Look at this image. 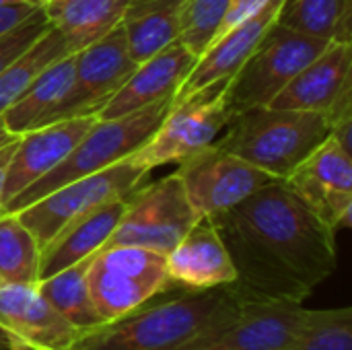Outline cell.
<instances>
[{"label": "cell", "instance_id": "14", "mask_svg": "<svg viewBox=\"0 0 352 350\" xmlns=\"http://www.w3.org/2000/svg\"><path fill=\"white\" fill-rule=\"evenodd\" d=\"M122 23L101 39L74 52V85L60 120L97 116L105 101L136 70Z\"/></svg>", "mask_w": 352, "mask_h": 350}, {"label": "cell", "instance_id": "4", "mask_svg": "<svg viewBox=\"0 0 352 350\" xmlns=\"http://www.w3.org/2000/svg\"><path fill=\"white\" fill-rule=\"evenodd\" d=\"M171 103L173 99H163L124 118H97L91 130L68 153V157L60 165H56L47 175L39 177L35 184L19 192L10 202H6L2 212H19L21 208L37 202L39 198L54 192L60 186H66L85 175H93L132 157L157 132Z\"/></svg>", "mask_w": 352, "mask_h": 350}, {"label": "cell", "instance_id": "16", "mask_svg": "<svg viewBox=\"0 0 352 350\" xmlns=\"http://www.w3.org/2000/svg\"><path fill=\"white\" fill-rule=\"evenodd\" d=\"M95 122L97 116H78L50 122L29 132H23L14 144L12 159L6 171L2 208L19 192H23L39 177L47 175L56 165H60Z\"/></svg>", "mask_w": 352, "mask_h": 350}, {"label": "cell", "instance_id": "7", "mask_svg": "<svg viewBox=\"0 0 352 350\" xmlns=\"http://www.w3.org/2000/svg\"><path fill=\"white\" fill-rule=\"evenodd\" d=\"M146 175L148 169L132 155L103 171L78 177L66 186L56 188L54 192L45 194L43 198L21 208L14 215L31 231L39 250H43L72 221L111 200L128 196L144 182Z\"/></svg>", "mask_w": 352, "mask_h": 350}, {"label": "cell", "instance_id": "23", "mask_svg": "<svg viewBox=\"0 0 352 350\" xmlns=\"http://www.w3.org/2000/svg\"><path fill=\"white\" fill-rule=\"evenodd\" d=\"M184 0H130L122 19L128 52L136 64L177 41Z\"/></svg>", "mask_w": 352, "mask_h": 350}, {"label": "cell", "instance_id": "8", "mask_svg": "<svg viewBox=\"0 0 352 350\" xmlns=\"http://www.w3.org/2000/svg\"><path fill=\"white\" fill-rule=\"evenodd\" d=\"M200 217L186 198L184 186L173 171L151 186H138L128 194V206L103 245H136L167 256Z\"/></svg>", "mask_w": 352, "mask_h": 350}, {"label": "cell", "instance_id": "1", "mask_svg": "<svg viewBox=\"0 0 352 350\" xmlns=\"http://www.w3.org/2000/svg\"><path fill=\"white\" fill-rule=\"evenodd\" d=\"M233 260L241 299L303 303L338 266L336 231L276 179L210 217Z\"/></svg>", "mask_w": 352, "mask_h": 350}, {"label": "cell", "instance_id": "3", "mask_svg": "<svg viewBox=\"0 0 352 350\" xmlns=\"http://www.w3.org/2000/svg\"><path fill=\"white\" fill-rule=\"evenodd\" d=\"M330 134L332 122L324 113L260 105L231 116L214 144L285 179Z\"/></svg>", "mask_w": 352, "mask_h": 350}, {"label": "cell", "instance_id": "32", "mask_svg": "<svg viewBox=\"0 0 352 350\" xmlns=\"http://www.w3.org/2000/svg\"><path fill=\"white\" fill-rule=\"evenodd\" d=\"M33 10L35 8H31L27 4H4V6H0V35L4 31H8L10 27H14L16 23H21Z\"/></svg>", "mask_w": 352, "mask_h": 350}, {"label": "cell", "instance_id": "28", "mask_svg": "<svg viewBox=\"0 0 352 350\" xmlns=\"http://www.w3.org/2000/svg\"><path fill=\"white\" fill-rule=\"evenodd\" d=\"M285 350H352V309H309L303 330Z\"/></svg>", "mask_w": 352, "mask_h": 350}, {"label": "cell", "instance_id": "20", "mask_svg": "<svg viewBox=\"0 0 352 350\" xmlns=\"http://www.w3.org/2000/svg\"><path fill=\"white\" fill-rule=\"evenodd\" d=\"M128 206V196L111 200L89 215L72 221L64 227L39 256V278H47L72 264H78L103 250L111 233L116 231L124 210Z\"/></svg>", "mask_w": 352, "mask_h": 350}, {"label": "cell", "instance_id": "26", "mask_svg": "<svg viewBox=\"0 0 352 350\" xmlns=\"http://www.w3.org/2000/svg\"><path fill=\"white\" fill-rule=\"evenodd\" d=\"M72 54L66 39L50 27L33 45L16 56L0 72V116L21 97V93L56 60Z\"/></svg>", "mask_w": 352, "mask_h": 350}, {"label": "cell", "instance_id": "5", "mask_svg": "<svg viewBox=\"0 0 352 350\" xmlns=\"http://www.w3.org/2000/svg\"><path fill=\"white\" fill-rule=\"evenodd\" d=\"M330 41L309 37L274 23L252 56L229 78L225 89L227 116L268 105Z\"/></svg>", "mask_w": 352, "mask_h": 350}, {"label": "cell", "instance_id": "31", "mask_svg": "<svg viewBox=\"0 0 352 350\" xmlns=\"http://www.w3.org/2000/svg\"><path fill=\"white\" fill-rule=\"evenodd\" d=\"M268 2H270V0H231L229 12H227V17H225L223 25H221V29H219L217 37H219V35H223V33H227V31H229V29H233L235 25H239V23H243V21H248V19H250V17H254L256 12H260ZM217 37H214V39H217Z\"/></svg>", "mask_w": 352, "mask_h": 350}, {"label": "cell", "instance_id": "29", "mask_svg": "<svg viewBox=\"0 0 352 350\" xmlns=\"http://www.w3.org/2000/svg\"><path fill=\"white\" fill-rule=\"evenodd\" d=\"M231 0H184L177 41L196 58L214 41Z\"/></svg>", "mask_w": 352, "mask_h": 350}, {"label": "cell", "instance_id": "27", "mask_svg": "<svg viewBox=\"0 0 352 350\" xmlns=\"http://www.w3.org/2000/svg\"><path fill=\"white\" fill-rule=\"evenodd\" d=\"M41 250L14 212H0V281L35 285Z\"/></svg>", "mask_w": 352, "mask_h": 350}, {"label": "cell", "instance_id": "2", "mask_svg": "<svg viewBox=\"0 0 352 350\" xmlns=\"http://www.w3.org/2000/svg\"><path fill=\"white\" fill-rule=\"evenodd\" d=\"M241 301L231 285L148 301L128 316L80 332L70 350H184L231 322Z\"/></svg>", "mask_w": 352, "mask_h": 350}, {"label": "cell", "instance_id": "21", "mask_svg": "<svg viewBox=\"0 0 352 350\" xmlns=\"http://www.w3.org/2000/svg\"><path fill=\"white\" fill-rule=\"evenodd\" d=\"M74 85V54L50 64L0 116L8 132L21 136L33 128L58 122Z\"/></svg>", "mask_w": 352, "mask_h": 350}, {"label": "cell", "instance_id": "10", "mask_svg": "<svg viewBox=\"0 0 352 350\" xmlns=\"http://www.w3.org/2000/svg\"><path fill=\"white\" fill-rule=\"evenodd\" d=\"M177 177L198 217H217L260 188L276 182L274 175L210 144L179 161Z\"/></svg>", "mask_w": 352, "mask_h": 350}, {"label": "cell", "instance_id": "11", "mask_svg": "<svg viewBox=\"0 0 352 350\" xmlns=\"http://www.w3.org/2000/svg\"><path fill=\"white\" fill-rule=\"evenodd\" d=\"M307 316L303 303L243 299L231 322L184 350H285L303 330Z\"/></svg>", "mask_w": 352, "mask_h": 350}, {"label": "cell", "instance_id": "9", "mask_svg": "<svg viewBox=\"0 0 352 350\" xmlns=\"http://www.w3.org/2000/svg\"><path fill=\"white\" fill-rule=\"evenodd\" d=\"M227 83L229 78L214 80L184 99H173L161 126L134 153V159L151 171L165 163H179L214 144L229 120L225 111Z\"/></svg>", "mask_w": 352, "mask_h": 350}, {"label": "cell", "instance_id": "12", "mask_svg": "<svg viewBox=\"0 0 352 350\" xmlns=\"http://www.w3.org/2000/svg\"><path fill=\"white\" fill-rule=\"evenodd\" d=\"M287 186L336 233L351 227L352 159L332 134L285 177Z\"/></svg>", "mask_w": 352, "mask_h": 350}, {"label": "cell", "instance_id": "15", "mask_svg": "<svg viewBox=\"0 0 352 350\" xmlns=\"http://www.w3.org/2000/svg\"><path fill=\"white\" fill-rule=\"evenodd\" d=\"M0 332L31 350H70L78 330L68 324L35 285H0Z\"/></svg>", "mask_w": 352, "mask_h": 350}, {"label": "cell", "instance_id": "24", "mask_svg": "<svg viewBox=\"0 0 352 350\" xmlns=\"http://www.w3.org/2000/svg\"><path fill=\"white\" fill-rule=\"evenodd\" d=\"M91 258L37 281V289L43 299L78 332H89L105 324L97 314L87 287V268Z\"/></svg>", "mask_w": 352, "mask_h": 350}, {"label": "cell", "instance_id": "6", "mask_svg": "<svg viewBox=\"0 0 352 350\" xmlns=\"http://www.w3.org/2000/svg\"><path fill=\"white\" fill-rule=\"evenodd\" d=\"M91 301L103 322H113L165 293L167 256L136 245L97 252L87 268Z\"/></svg>", "mask_w": 352, "mask_h": 350}, {"label": "cell", "instance_id": "34", "mask_svg": "<svg viewBox=\"0 0 352 350\" xmlns=\"http://www.w3.org/2000/svg\"><path fill=\"white\" fill-rule=\"evenodd\" d=\"M19 136L16 134H12V132H8L6 130V126L2 124V120H0V149L4 146V144H8V142H12V140H16Z\"/></svg>", "mask_w": 352, "mask_h": 350}, {"label": "cell", "instance_id": "35", "mask_svg": "<svg viewBox=\"0 0 352 350\" xmlns=\"http://www.w3.org/2000/svg\"><path fill=\"white\" fill-rule=\"evenodd\" d=\"M12 4H27L31 8H41L47 0H10Z\"/></svg>", "mask_w": 352, "mask_h": 350}, {"label": "cell", "instance_id": "13", "mask_svg": "<svg viewBox=\"0 0 352 350\" xmlns=\"http://www.w3.org/2000/svg\"><path fill=\"white\" fill-rule=\"evenodd\" d=\"M276 109L324 113L330 122L352 113V43L334 41L270 103Z\"/></svg>", "mask_w": 352, "mask_h": 350}, {"label": "cell", "instance_id": "25", "mask_svg": "<svg viewBox=\"0 0 352 350\" xmlns=\"http://www.w3.org/2000/svg\"><path fill=\"white\" fill-rule=\"evenodd\" d=\"M352 0H285L276 23L309 37L352 43Z\"/></svg>", "mask_w": 352, "mask_h": 350}, {"label": "cell", "instance_id": "30", "mask_svg": "<svg viewBox=\"0 0 352 350\" xmlns=\"http://www.w3.org/2000/svg\"><path fill=\"white\" fill-rule=\"evenodd\" d=\"M50 21L43 14V8H35L31 14H27L21 23L10 27L0 35V72L16 58L21 56L29 45H33L47 29Z\"/></svg>", "mask_w": 352, "mask_h": 350}, {"label": "cell", "instance_id": "17", "mask_svg": "<svg viewBox=\"0 0 352 350\" xmlns=\"http://www.w3.org/2000/svg\"><path fill=\"white\" fill-rule=\"evenodd\" d=\"M196 56L179 41L169 43L153 58L140 62L128 80L97 111L99 120L124 118L163 99H173L196 64Z\"/></svg>", "mask_w": 352, "mask_h": 350}, {"label": "cell", "instance_id": "22", "mask_svg": "<svg viewBox=\"0 0 352 350\" xmlns=\"http://www.w3.org/2000/svg\"><path fill=\"white\" fill-rule=\"evenodd\" d=\"M130 0H47L41 8L50 25L78 52L116 29Z\"/></svg>", "mask_w": 352, "mask_h": 350}, {"label": "cell", "instance_id": "37", "mask_svg": "<svg viewBox=\"0 0 352 350\" xmlns=\"http://www.w3.org/2000/svg\"><path fill=\"white\" fill-rule=\"evenodd\" d=\"M4 4H12L10 0H0V6H4Z\"/></svg>", "mask_w": 352, "mask_h": 350}, {"label": "cell", "instance_id": "19", "mask_svg": "<svg viewBox=\"0 0 352 350\" xmlns=\"http://www.w3.org/2000/svg\"><path fill=\"white\" fill-rule=\"evenodd\" d=\"M283 4L285 0H270L260 12L235 25L227 33L219 35L198 56L194 68L190 70L173 99H184L214 80L231 78L241 68V64L252 56V52L264 39L268 29L276 23Z\"/></svg>", "mask_w": 352, "mask_h": 350}, {"label": "cell", "instance_id": "33", "mask_svg": "<svg viewBox=\"0 0 352 350\" xmlns=\"http://www.w3.org/2000/svg\"><path fill=\"white\" fill-rule=\"evenodd\" d=\"M19 140V138H16ZM16 140L4 144L0 149V212H2V190H4V179H6V171H8V165H10V159H12V151H14V144Z\"/></svg>", "mask_w": 352, "mask_h": 350}, {"label": "cell", "instance_id": "38", "mask_svg": "<svg viewBox=\"0 0 352 350\" xmlns=\"http://www.w3.org/2000/svg\"><path fill=\"white\" fill-rule=\"evenodd\" d=\"M0 285H2V281H0Z\"/></svg>", "mask_w": 352, "mask_h": 350}, {"label": "cell", "instance_id": "36", "mask_svg": "<svg viewBox=\"0 0 352 350\" xmlns=\"http://www.w3.org/2000/svg\"><path fill=\"white\" fill-rule=\"evenodd\" d=\"M6 350H31L29 347H25V344H21V342H14V340H10L8 342V347Z\"/></svg>", "mask_w": 352, "mask_h": 350}, {"label": "cell", "instance_id": "18", "mask_svg": "<svg viewBox=\"0 0 352 350\" xmlns=\"http://www.w3.org/2000/svg\"><path fill=\"white\" fill-rule=\"evenodd\" d=\"M167 276L171 287L186 291H206L235 283L233 260L210 217H200L167 254Z\"/></svg>", "mask_w": 352, "mask_h": 350}]
</instances>
